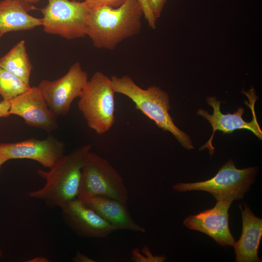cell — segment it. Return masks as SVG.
Instances as JSON below:
<instances>
[{
	"instance_id": "obj_17",
	"label": "cell",
	"mask_w": 262,
	"mask_h": 262,
	"mask_svg": "<svg viewBox=\"0 0 262 262\" xmlns=\"http://www.w3.org/2000/svg\"><path fill=\"white\" fill-rule=\"evenodd\" d=\"M0 67L30 85L33 65L27 51L25 41L20 40L0 58Z\"/></svg>"
},
{
	"instance_id": "obj_13",
	"label": "cell",
	"mask_w": 262,
	"mask_h": 262,
	"mask_svg": "<svg viewBox=\"0 0 262 262\" xmlns=\"http://www.w3.org/2000/svg\"><path fill=\"white\" fill-rule=\"evenodd\" d=\"M60 208L65 222L81 236L104 238L117 230L78 198L66 203Z\"/></svg>"
},
{
	"instance_id": "obj_16",
	"label": "cell",
	"mask_w": 262,
	"mask_h": 262,
	"mask_svg": "<svg viewBox=\"0 0 262 262\" xmlns=\"http://www.w3.org/2000/svg\"><path fill=\"white\" fill-rule=\"evenodd\" d=\"M36 9L32 3L22 0L0 1V33L23 31L42 26V18L29 14Z\"/></svg>"
},
{
	"instance_id": "obj_23",
	"label": "cell",
	"mask_w": 262,
	"mask_h": 262,
	"mask_svg": "<svg viewBox=\"0 0 262 262\" xmlns=\"http://www.w3.org/2000/svg\"><path fill=\"white\" fill-rule=\"evenodd\" d=\"M9 101L2 100L0 102V118L9 116Z\"/></svg>"
},
{
	"instance_id": "obj_9",
	"label": "cell",
	"mask_w": 262,
	"mask_h": 262,
	"mask_svg": "<svg viewBox=\"0 0 262 262\" xmlns=\"http://www.w3.org/2000/svg\"><path fill=\"white\" fill-rule=\"evenodd\" d=\"M249 100L246 104L249 106L253 114V118L250 122H246L242 118L245 109L239 107L238 110L231 114L228 113L224 115L220 110L221 102L215 97H208L206 101L208 104L213 108V114L210 115L206 111L200 109L197 111V115L203 116L208 120L213 128V133L208 141L202 146L199 150L207 148L210 154L212 155L214 152V148L212 145V141L216 131H222L224 133H231L238 129H247L252 132L259 139H262V131L258 122L254 110V104L257 100L255 90L252 88L248 91L243 92Z\"/></svg>"
},
{
	"instance_id": "obj_19",
	"label": "cell",
	"mask_w": 262,
	"mask_h": 262,
	"mask_svg": "<svg viewBox=\"0 0 262 262\" xmlns=\"http://www.w3.org/2000/svg\"><path fill=\"white\" fill-rule=\"evenodd\" d=\"M143 255L137 248H134L131 253V260L136 262H163L166 259L164 255L154 256L148 248L145 246L142 249Z\"/></svg>"
},
{
	"instance_id": "obj_2",
	"label": "cell",
	"mask_w": 262,
	"mask_h": 262,
	"mask_svg": "<svg viewBox=\"0 0 262 262\" xmlns=\"http://www.w3.org/2000/svg\"><path fill=\"white\" fill-rule=\"evenodd\" d=\"M92 148L91 144L78 147L61 156L49 171L38 170V175L46 183L41 188L29 193V197L41 199L49 207L60 208L78 198L83 166Z\"/></svg>"
},
{
	"instance_id": "obj_3",
	"label": "cell",
	"mask_w": 262,
	"mask_h": 262,
	"mask_svg": "<svg viewBox=\"0 0 262 262\" xmlns=\"http://www.w3.org/2000/svg\"><path fill=\"white\" fill-rule=\"evenodd\" d=\"M111 79L115 93L129 98L136 110L164 131L171 132L182 147L189 150L194 148L190 136L175 125L169 115L170 99L165 91L154 85L143 89L127 75L113 76Z\"/></svg>"
},
{
	"instance_id": "obj_15",
	"label": "cell",
	"mask_w": 262,
	"mask_h": 262,
	"mask_svg": "<svg viewBox=\"0 0 262 262\" xmlns=\"http://www.w3.org/2000/svg\"><path fill=\"white\" fill-rule=\"evenodd\" d=\"M80 200L117 230L146 232L145 229L133 220L126 204L114 199L101 196Z\"/></svg>"
},
{
	"instance_id": "obj_10",
	"label": "cell",
	"mask_w": 262,
	"mask_h": 262,
	"mask_svg": "<svg viewBox=\"0 0 262 262\" xmlns=\"http://www.w3.org/2000/svg\"><path fill=\"white\" fill-rule=\"evenodd\" d=\"M65 144L52 135L39 140L30 138L22 141L0 143V155L7 161L28 159L50 168L64 155Z\"/></svg>"
},
{
	"instance_id": "obj_8",
	"label": "cell",
	"mask_w": 262,
	"mask_h": 262,
	"mask_svg": "<svg viewBox=\"0 0 262 262\" xmlns=\"http://www.w3.org/2000/svg\"><path fill=\"white\" fill-rule=\"evenodd\" d=\"M88 81L87 72L76 62L62 77L52 81L43 80L37 86L49 109L57 117L68 113L73 101L80 97Z\"/></svg>"
},
{
	"instance_id": "obj_27",
	"label": "cell",
	"mask_w": 262,
	"mask_h": 262,
	"mask_svg": "<svg viewBox=\"0 0 262 262\" xmlns=\"http://www.w3.org/2000/svg\"><path fill=\"white\" fill-rule=\"evenodd\" d=\"M30 3H37L40 0H22Z\"/></svg>"
},
{
	"instance_id": "obj_5",
	"label": "cell",
	"mask_w": 262,
	"mask_h": 262,
	"mask_svg": "<svg viewBox=\"0 0 262 262\" xmlns=\"http://www.w3.org/2000/svg\"><path fill=\"white\" fill-rule=\"evenodd\" d=\"M101 196L127 204L129 192L123 179L106 159L91 151L82 168L78 198Z\"/></svg>"
},
{
	"instance_id": "obj_21",
	"label": "cell",
	"mask_w": 262,
	"mask_h": 262,
	"mask_svg": "<svg viewBox=\"0 0 262 262\" xmlns=\"http://www.w3.org/2000/svg\"><path fill=\"white\" fill-rule=\"evenodd\" d=\"M127 0H84L91 8L103 6L119 7Z\"/></svg>"
},
{
	"instance_id": "obj_7",
	"label": "cell",
	"mask_w": 262,
	"mask_h": 262,
	"mask_svg": "<svg viewBox=\"0 0 262 262\" xmlns=\"http://www.w3.org/2000/svg\"><path fill=\"white\" fill-rule=\"evenodd\" d=\"M91 9L84 0H48L40 9L43 31L68 40L83 37Z\"/></svg>"
},
{
	"instance_id": "obj_28",
	"label": "cell",
	"mask_w": 262,
	"mask_h": 262,
	"mask_svg": "<svg viewBox=\"0 0 262 262\" xmlns=\"http://www.w3.org/2000/svg\"><path fill=\"white\" fill-rule=\"evenodd\" d=\"M1 255H2L1 251L0 250V259L1 258Z\"/></svg>"
},
{
	"instance_id": "obj_12",
	"label": "cell",
	"mask_w": 262,
	"mask_h": 262,
	"mask_svg": "<svg viewBox=\"0 0 262 262\" xmlns=\"http://www.w3.org/2000/svg\"><path fill=\"white\" fill-rule=\"evenodd\" d=\"M231 202L216 200L214 207L186 217L183 225L187 228L203 232L225 247L233 246L235 239L229 226V209Z\"/></svg>"
},
{
	"instance_id": "obj_29",
	"label": "cell",
	"mask_w": 262,
	"mask_h": 262,
	"mask_svg": "<svg viewBox=\"0 0 262 262\" xmlns=\"http://www.w3.org/2000/svg\"><path fill=\"white\" fill-rule=\"evenodd\" d=\"M2 35H3L0 33V39L1 38V37L2 36Z\"/></svg>"
},
{
	"instance_id": "obj_25",
	"label": "cell",
	"mask_w": 262,
	"mask_h": 262,
	"mask_svg": "<svg viewBox=\"0 0 262 262\" xmlns=\"http://www.w3.org/2000/svg\"><path fill=\"white\" fill-rule=\"evenodd\" d=\"M27 262H49V261L45 257L40 256V257H35L34 259L30 260V261H28Z\"/></svg>"
},
{
	"instance_id": "obj_11",
	"label": "cell",
	"mask_w": 262,
	"mask_h": 262,
	"mask_svg": "<svg viewBox=\"0 0 262 262\" xmlns=\"http://www.w3.org/2000/svg\"><path fill=\"white\" fill-rule=\"evenodd\" d=\"M9 115L22 117L29 126L47 132L58 127L56 116L49 109L41 91L37 86L9 101Z\"/></svg>"
},
{
	"instance_id": "obj_22",
	"label": "cell",
	"mask_w": 262,
	"mask_h": 262,
	"mask_svg": "<svg viewBox=\"0 0 262 262\" xmlns=\"http://www.w3.org/2000/svg\"><path fill=\"white\" fill-rule=\"evenodd\" d=\"M143 12L144 16L149 27L153 29L156 28V24L153 21L146 3L145 0H139Z\"/></svg>"
},
{
	"instance_id": "obj_26",
	"label": "cell",
	"mask_w": 262,
	"mask_h": 262,
	"mask_svg": "<svg viewBox=\"0 0 262 262\" xmlns=\"http://www.w3.org/2000/svg\"><path fill=\"white\" fill-rule=\"evenodd\" d=\"M7 160L4 158L3 156L0 155V168L3 164L6 163Z\"/></svg>"
},
{
	"instance_id": "obj_1",
	"label": "cell",
	"mask_w": 262,
	"mask_h": 262,
	"mask_svg": "<svg viewBox=\"0 0 262 262\" xmlns=\"http://www.w3.org/2000/svg\"><path fill=\"white\" fill-rule=\"evenodd\" d=\"M143 16L139 0H127L115 8L92 7L87 20L86 35L96 48L114 49L122 41L139 33Z\"/></svg>"
},
{
	"instance_id": "obj_6",
	"label": "cell",
	"mask_w": 262,
	"mask_h": 262,
	"mask_svg": "<svg viewBox=\"0 0 262 262\" xmlns=\"http://www.w3.org/2000/svg\"><path fill=\"white\" fill-rule=\"evenodd\" d=\"M257 172L258 167L256 166L238 169L234 161L230 159L209 180L196 182H177L172 187L177 192H207L216 200L232 202L243 198L254 182Z\"/></svg>"
},
{
	"instance_id": "obj_4",
	"label": "cell",
	"mask_w": 262,
	"mask_h": 262,
	"mask_svg": "<svg viewBox=\"0 0 262 262\" xmlns=\"http://www.w3.org/2000/svg\"><path fill=\"white\" fill-rule=\"evenodd\" d=\"M115 93L111 78L97 71L79 97V110L88 126L98 135L108 132L115 123Z\"/></svg>"
},
{
	"instance_id": "obj_14",
	"label": "cell",
	"mask_w": 262,
	"mask_h": 262,
	"mask_svg": "<svg viewBox=\"0 0 262 262\" xmlns=\"http://www.w3.org/2000/svg\"><path fill=\"white\" fill-rule=\"evenodd\" d=\"M239 204L242 218V232L233 246L236 262H260L258 248L262 236V219L257 217L249 206Z\"/></svg>"
},
{
	"instance_id": "obj_24",
	"label": "cell",
	"mask_w": 262,
	"mask_h": 262,
	"mask_svg": "<svg viewBox=\"0 0 262 262\" xmlns=\"http://www.w3.org/2000/svg\"><path fill=\"white\" fill-rule=\"evenodd\" d=\"M73 261L75 262H95L96 261L91 259L84 254L77 251L76 255L73 258Z\"/></svg>"
},
{
	"instance_id": "obj_20",
	"label": "cell",
	"mask_w": 262,
	"mask_h": 262,
	"mask_svg": "<svg viewBox=\"0 0 262 262\" xmlns=\"http://www.w3.org/2000/svg\"><path fill=\"white\" fill-rule=\"evenodd\" d=\"M147 9L153 21L156 24L161 16L166 0H145Z\"/></svg>"
},
{
	"instance_id": "obj_18",
	"label": "cell",
	"mask_w": 262,
	"mask_h": 262,
	"mask_svg": "<svg viewBox=\"0 0 262 262\" xmlns=\"http://www.w3.org/2000/svg\"><path fill=\"white\" fill-rule=\"evenodd\" d=\"M31 87L19 78L0 67V95L9 101Z\"/></svg>"
}]
</instances>
